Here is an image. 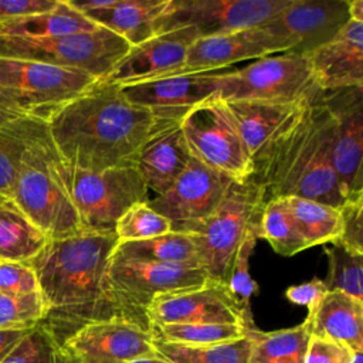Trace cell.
Masks as SVG:
<instances>
[{
  "label": "cell",
  "instance_id": "cell-1",
  "mask_svg": "<svg viewBox=\"0 0 363 363\" xmlns=\"http://www.w3.org/2000/svg\"><path fill=\"white\" fill-rule=\"evenodd\" d=\"M118 245L115 231L81 230L48 240L28 262L45 303L43 323L62 345L82 326L125 318L108 284V268Z\"/></svg>",
  "mask_w": 363,
  "mask_h": 363
},
{
  "label": "cell",
  "instance_id": "cell-2",
  "mask_svg": "<svg viewBox=\"0 0 363 363\" xmlns=\"http://www.w3.org/2000/svg\"><path fill=\"white\" fill-rule=\"evenodd\" d=\"M167 125L177 123L159 121L129 102L119 85L101 79L47 119L60 157L88 172L133 164L149 138Z\"/></svg>",
  "mask_w": 363,
  "mask_h": 363
},
{
  "label": "cell",
  "instance_id": "cell-3",
  "mask_svg": "<svg viewBox=\"0 0 363 363\" xmlns=\"http://www.w3.org/2000/svg\"><path fill=\"white\" fill-rule=\"evenodd\" d=\"M252 179L264 187L265 201L295 196L342 206L345 197L330 162V113L322 94L305 104L254 159Z\"/></svg>",
  "mask_w": 363,
  "mask_h": 363
},
{
  "label": "cell",
  "instance_id": "cell-4",
  "mask_svg": "<svg viewBox=\"0 0 363 363\" xmlns=\"http://www.w3.org/2000/svg\"><path fill=\"white\" fill-rule=\"evenodd\" d=\"M57 160L58 152L48 132L24 155L10 196L48 240L69 237L82 230L58 174Z\"/></svg>",
  "mask_w": 363,
  "mask_h": 363
},
{
  "label": "cell",
  "instance_id": "cell-5",
  "mask_svg": "<svg viewBox=\"0 0 363 363\" xmlns=\"http://www.w3.org/2000/svg\"><path fill=\"white\" fill-rule=\"evenodd\" d=\"M264 203L265 190L252 177L242 183L234 182L216 211L191 231L200 267L210 279L227 284L240 245L250 234L258 233Z\"/></svg>",
  "mask_w": 363,
  "mask_h": 363
},
{
  "label": "cell",
  "instance_id": "cell-6",
  "mask_svg": "<svg viewBox=\"0 0 363 363\" xmlns=\"http://www.w3.org/2000/svg\"><path fill=\"white\" fill-rule=\"evenodd\" d=\"M57 170L82 230L113 231L129 207L149 200V190L133 164L88 172L58 155Z\"/></svg>",
  "mask_w": 363,
  "mask_h": 363
},
{
  "label": "cell",
  "instance_id": "cell-7",
  "mask_svg": "<svg viewBox=\"0 0 363 363\" xmlns=\"http://www.w3.org/2000/svg\"><path fill=\"white\" fill-rule=\"evenodd\" d=\"M319 89L306 55L282 52L250 65L220 72L218 99L271 104H301L316 99Z\"/></svg>",
  "mask_w": 363,
  "mask_h": 363
},
{
  "label": "cell",
  "instance_id": "cell-8",
  "mask_svg": "<svg viewBox=\"0 0 363 363\" xmlns=\"http://www.w3.org/2000/svg\"><path fill=\"white\" fill-rule=\"evenodd\" d=\"M129 48L123 38L104 27L38 38L0 37V57L75 68L98 79H102Z\"/></svg>",
  "mask_w": 363,
  "mask_h": 363
},
{
  "label": "cell",
  "instance_id": "cell-9",
  "mask_svg": "<svg viewBox=\"0 0 363 363\" xmlns=\"http://www.w3.org/2000/svg\"><path fill=\"white\" fill-rule=\"evenodd\" d=\"M211 279L201 268L126 258L115 252L108 268L111 294L123 316L147 329L145 311L155 298L196 289Z\"/></svg>",
  "mask_w": 363,
  "mask_h": 363
},
{
  "label": "cell",
  "instance_id": "cell-10",
  "mask_svg": "<svg viewBox=\"0 0 363 363\" xmlns=\"http://www.w3.org/2000/svg\"><path fill=\"white\" fill-rule=\"evenodd\" d=\"M99 79L75 68L0 57V88L31 116L47 119Z\"/></svg>",
  "mask_w": 363,
  "mask_h": 363
},
{
  "label": "cell",
  "instance_id": "cell-11",
  "mask_svg": "<svg viewBox=\"0 0 363 363\" xmlns=\"http://www.w3.org/2000/svg\"><path fill=\"white\" fill-rule=\"evenodd\" d=\"M179 125L194 159L238 183L252 177L254 162L224 101L196 106Z\"/></svg>",
  "mask_w": 363,
  "mask_h": 363
},
{
  "label": "cell",
  "instance_id": "cell-12",
  "mask_svg": "<svg viewBox=\"0 0 363 363\" xmlns=\"http://www.w3.org/2000/svg\"><path fill=\"white\" fill-rule=\"evenodd\" d=\"M289 0H169L159 33L193 27L210 37L259 27L286 7Z\"/></svg>",
  "mask_w": 363,
  "mask_h": 363
},
{
  "label": "cell",
  "instance_id": "cell-13",
  "mask_svg": "<svg viewBox=\"0 0 363 363\" xmlns=\"http://www.w3.org/2000/svg\"><path fill=\"white\" fill-rule=\"evenodd\" d=\"M234 180L191 156L189 164L163 194L147 204L172 223L174 231L191 233L224 200Z\"/></svg>",
  "mask_w": 363,
  "mask_h": 363
},
{
  "label": "cell",
  "instance_id": "cell-14",
  "mask_svg": "<svg viewBox=\"0 0 363 363\" xmlns=\"http://www.w3.org/2000/svg\"><path fill=\"white\" fill-rule=\"evenodd\" d=\"M363 88L323 91L330 113V162L345 200L363 193Z\"/></svg>",
  "mask_w": 363,
  "mask_h": 363
},
{
  "label": "cell",
  "instance_id": "cell-15",
  "mask_svg": "<svg viewBox=\"0 0 363 363\" xmlns=\"http://www.w3.org/2000/svg\"><path fill=\"white\" fill-rule=\"evenodd\" d=\"M149 329L169 323H238L252 326L251 309L244 308L227 285H206L155 298L145 311Z\"/></svg>",
  "mask_w": 363,
  "mask_h": 363
},
{
  "label": "cell",
  "instance_id": "cell-16",
  "mask_svg": "<svg viewBox=\"0 0 363 363\" xmlns=\"http://www.w3.org/2000/svg\"><path fill=\"white\" fill-rule=\"evenodd\" d=\"M220 72L176 74L163 78L119 85L132 104L147 109L164 123H180L196 106L218 99Z\"/></svg>",
  "mask_w": 363,
  "mask_h": 363
},
{
  "label": "cell",
  "instance_id": "cell-17",
  "mask_svg": "<svg viewBox=\"0 0 363 363\" xmlns=\"http://www.w3.org/2000/svg\"><path fill=\"white\" fill-rule=\"evenodd\" d=\"M150 329L126 318L88 323L71 335L62 347L74 363H126L156 356Z\"/></svg>",
  "mask_w": 363,
  "mask_h": 363
},
{
  "label": "cell",
  "instance_id": "cell-18",
  "mask_svg": "<svg viewBox=\"0 0 363 363\" xmlns=\"http://www.w3.org/2000/svg\"><path fill=\"white\" fill-rule=\"evenodd\" d=\"M350 20L347 0H289L261 27L279 38L286 52L308 55L328 43Z\"/></svg>",
  "mask_w": 363,
  "mask_h": 363
},
{
  "label": "cell",
  "instance_id": "cell-19",
  "mask_svg": "<svg viewBox=\"0 0 363 363\" xmlns=\"http://www.w3.org/2000/svg\"><path fill=\"white\" fill-rule=\"evenodd\" d=\"M199 38L193 27H177L159 33L133 45L101 79L126 85L180 74L189 47Z\"/></svg>",
  "mask_w": 363,
  "mask_h": 363
},
{
  "label": "cell",
  "instance_id": "cell-20",
  "mask_svg": "<svg viewBox=\"0 0 363 363\" xmlns=\"http://www.w3.org/2000/svg\"><path fill=\"white\" fill-rule=\"evenodd\" d=\"M286 51L288 47L261 26L228 34L199 37L189 47L180 74L217 72L244 60H258Z\"/></svg>",
  "mask_w": 363,
  "mask_h": 363
},
{
  "label": "cell",
  "instance_id": "cell-21",
  "mask_svg": "<svg viewBox=\"0 0 363 363\" xmlns=\"http://www.w3.org/2000/svg\"><path fill=\"white\" fill-rule=\"evenodd\" d=\"M306 57L320 91L363 88V23L349 20Z\"/></svg>",
  "mask_w": 363,
  "mask_h": 363
},
{
  "label": "cell",
  "instance_id": "cell-22",
  "mask_svg": "<svg viewBox=\"0 0 363 363\" xmlns=\"http://www.w3.org/2000/svg\"><path fill=\"white\" fill-rule=\"evenodd\" d=\"M191 159L180 125H167L142 146L133 166L149 191H167Z\"/></svg>",
  "mask_w": 363,
  "mask_h": 363
},
{
  "label": "cell",
  "instance_id": "cell-23",
  "mask_svg": "<svg viewBox=\"0 0 363 363\" xmlns=\"http://www.w3.org/2000/svg\"><path fill=\"white\" fill-rule=\"evenodd\" d=\"M311 336L363 352V301L339 291H328L305 319Z\"/></svg>",
  "mask_w": 363,
  "mask_h": 363
},
{
  "label": "cell",
  "instance_id": "cell-24",
  "mask_svg": "<svg viewBox=\"0 0 363 363\" xmlns=\"http://www.w3.org/2000/svg\"><path fill=\"white\" fill-rule=\"evenodd\" d=\"M167 3L169 0H106L85 17L133 47L159 34V21Z\"/></svg>",
  "mask_w": 363,
  "mask_h": 363
},
{
  "label": "cell",
  "instance_id": "cell-25",
  "mask_svg": "<svg viewBox=\"0 0 363 363\" xmlns=\"http://www.w3.org/2000/svg\"><path fill=\"white\" fill-rule=\"evenodd\" d=\"M225 102V101H224ZM312 102V101H311ZM308 102L271 104L255 101L225 102L242 139V143L254 159L284 128V125Z\"/></svg>",
  "mask_w": 363,
  "mask_h": 363
},
{
  "label": "cell",
  "instance_id": "cell-26",
  "mask_svg": "<svg viewBox=\"0 0 363 363\" xmlns=\"http://www.w3.org/2000/svg\"><path fill=\"white\" fill-rule=\"evenodd\" d=\"M99 28L92 20L72 9L67 0L43 13L0 21V37H52Z\"/></svg>",
  "mask_w": 363,
  "mask_h": 363
},
{
  "label": "cell",
  "instance_id": "cell-27",
  "mask_svg": "<svg viewBox=\"0 0 363 363\" xmlns=\"http://www.w3.org/2000/svg\"><path fill=\"white\" fill-rule=\"evenodd\" d=\"M47 133V122L35 116H21L0 123V197L10 199L24 155Z\"/></svg>",
  "mask_w": 363,
  "mask_h": 363
},
{
  "label": "cell",
  "instance_id": "cell-28",
  "mask_svg": "<svg viewBox=\"0 0 363 363\" xmlns=\"http://www.w3.org/2000/svg\"><path fill=\"white\" fill-rule=\"evenodd\" d=\"M48 242V237L17 207L0 197V261L30 262Z\"/></svg>",
  "mask_w": 363,
  "mask_h": 363
},
{
  "label": "cell",
  "instance_id": "cell-29",
  "mask_svg": "<svg viewBox=\"0 0 363 363\" xmlns=\"http://www.w3.org/2000/svg\"><path fill=\"white\" fill-rule=\"evenodd\" d=\"M116 255L145 259L166 265L201 268L199 250L191 233L174 231L143 241L118 242Z\"/></svg>",
  "mask_w": 363,
  "mask_h": 363
},
{
  "label": "cell",
  "instance_id": "cell-30",
  "mask_svg": "<svg viewBox=\"0 0 363 363\" xmlns=\"http://www.w3.org/2000/svg\"><path fill=\"white\" fill-rule=\"evenodd\" d=\"M282 199L308 248L337 242L342 230L337 207L295 196Z\"/></svg>",
  "mask_w": 363,
  "mask_h": 363
},
{
  "label": "cell",
  "instance_id": "cell-31",
  "mask_svg": "<svg viewBox=\"0 0 363 363\" xmlns=\"http://www.w3.org/2000/svg\"><path fill=\"white\" fill-rule=\"evenodd\" d=\"M252 328L241 339L217 345L184 346L157 339L152 345L156 356L170 363H248L254 346Z\"/></svg>",
  "mask_w": 363,
  "mask_h": 363
},
{
  "label": "cell",
  "instance_id": "cell-32",
  "mask_svg": "<svg viewBox=\"0 0 363 363\" xmlns=\"http://www.w3.org/2000/svg\"><path fill=\"white\" fill-rule=\"evenodd\" d=\"M254 346L248 363H303L311 337L306 322L274 332L252 328Z\"/></svg>",
  "mask_w": 363,
  "mask_h": 363
},
{
  "label": "cell",
  "instance_id": "cell-33",
  "mask_svg": "<svg viewBox=\"0 0 363 363\" xmlns=\"http://www.w3.org/2000/svg\"><path fill=\"white\" fill-rule=\"evenodd\" d=\"M258 237L268 241L272 250L282 257H292L308 248L282 197L264 203L258 221Z\"/></svg>",
  "mask_w": 363,
  "mask_h": 363
},
{
  "label": "cell",
  "instance_id": "cell-34",
  "mask_svg": "<svg viewBox=\"0 0 363 363\" xmlns=\"http://www.w3.org/2000/svg\"><path fill=\"white\" fill-rule=\"evenodd\" d=\"M252 326L238 323H169L153 326L150 332L153 339L167 343L208 346L241 339L247 336Z\"/></svg>",
  "mask_w": 363,
  "mask_h": 363
},
{
  "label": "cell",
  "instance_id": "cell-35",
  "mask_svg": "<svg viewBox=\"0 0 363 363\" xmlns=\"http://www.w3.org/2000/svg\"><path fill=\"white\" fill-rule=\"evenodd\" d=\"M328 275L323 279L328 291H339L363 301V254H356L339 244L326 247Z\"/></svg>",
  "mask_w": 363,
  "mask_h": 363
},
{
  "label": "cell",
  "instance_id": "cell-36",
  "mask_svg": "<svg viewBox=\"0 0 363 363\" xmlns=\"http://www.w3.org/2000/svg\"><path fill=\"white\" fill-rule=\"evenodd\" d=\"M1 363H74V360L54 335L43 323H37Z\"/></svg>",
  "mask_w": 363,
  "mask_h": 363
},
{
  "label": "cell",
  "instance_id": "cell-37",
  "mask_svg": "<svg viewBox=\"0 0 363 363\" xmlns=\"http://www.w3.org/2000/svg\"><path fill=\"white\" fill-rule=\"evenodd\" d=\"M172 223L153 210L147 201L136 203L129 207L115 224L118 242L143 241L170 233Z\"/></svg>",
  "mask_w": 363,
  "mask_h": 363
},
{
  "label": "cell",
  "instance_id": "cell-38",
  "mask_svg": "<svg viewBox=\"0 0 363 363\" xmlns=\"http://www.w3.org/2000/svg\"><path fill=\"white\" fill-rule=\"evenodd\" d=\"M45 316V303L38 292L23 296L0 294V329H24L40 323Z\"/></svg>",
  "mask_w": 363,
  "mask_h": 363
},
{
  "label": "cell",
  "instance_id": "cell-39",
  "mask_svg": "<svg viewBox=\"0 0 363 363\" xmlns=\"http://www.w3.org/2000/svg\"><path fill=\"white\" fill-rule=\"evenodd\" d=\"M258 241V233L250 234L240 245L227 278V288L231 295L247 309H250V299L258 292V284L251 278L248 269L250 255L252 254Z\"/></svg>",
  "mask_w": 363,
  "mask_h": 363
},
{
  "label": "cell",
  "instance_id": "cell-40",
  "mask_svg": "<svg viewBox=\"0 0 363 363\" xmlns=\"http://www.w3.org/2000/svg\"><path fill=\"white\" fill-rule=\"evenodd\" d=\"M337 208L342 230L336 244L356 254H363V193L347 197Z\"/></svg>",
  "mask_w": 363,
  "mask_h": 363
},
{
  "label": "cell",
  "instance_id": "cell-41",
  "mask_svg": "<svg viewBox=\"0 0 363 363\" xmlns=\"http://www.w3.org/2000/svg\"><path fill=\"white\" fill-rule=\"evenodd\" d=\"M38 281L28 262L0 261V294L23 296L38 292Z\"/></svg>",
  "mask_w": 363,
  "mask_h": 363
},
{
  "label": "cell",
  "instance_id": "cell-42",
  "mask_svg": "<svg viewBox=\"0 0 363 363\" xmlns=\"http://www.w3.org/2000/svg\"><path fill=\"white\" fill-rule=\"evenodd\" d=\"M354 353L343 345L311 336L303 363H352Z\"/></svg>",
  "mask_w": 363,
  "mask_h": 363
},
{
  "label": "cell",
  "instance_id": "cell-43",
  "mask_svg": "<svg viewBox=\"0 0 363 363\" xmlns=\"http://www.w3.org/2000/svg\"><path fill=\"white\" fill-rule=\"evenodd\" d=\"M328 288L323 282V279L312 278L308 282L292 285L285 291V296L289 302L301 306H306L308 312L313 311L316 305L322 301V298L326 295Z\"/></svg>",
  "mask_w": 363,
  "mask_h": 363
},
{
  "label": "cell",
  "instance_id": "cell-44",
  "mask_svg": "<svg viewBox=\"0 0 363 363\" xmlns=\"http://www.w3.org/2000/svg\"><path fill=\"white\" fill-rule=\"evenodd\" d=\"M60 0H0V21L43 13L54 9Z\"/></svg>",
  "mask_w": 363,
  "mask_h": 363
},
{
  "label": "cell",
  "instance_id": "cell-45",
  "mask_svg": "<svg viewBox=\"0 0 363 363\" xmlns=\"http://www.w3.org/2000/svg\"><path fill=\"white\" fill-rule=\"evenodd\" d=\"M28 330L30 328L0 329V363L13 352V349L20 343Z\"/></svg>",
  "mask_w": 363,
  "mask_h": 363
},
{
  "label": "cell",
  "instance_id": "cell-46",
  "mask_svg": "<svg viewBox=\"0 0 363 363\" xmlns=\"http://www.w3.org/2000/svg\"><path fill=\"white\" fill-rule=\"evenodd\" d=\"M21 116H31L28 115L20 105L16 102L7 92L0 88V123L21 118Z\"/></svg>",
  "mask_w": 363,
  "mask_h": 363
},
{
  "label": "cell",
  "instance_id": "cell-47",
  "mask_svg": "<svg viewBox=\"0 0 363 363\" xmlns=\"http://www.w3.org/2000/svg\"><path fill=\"white\" fill-rule=\"evenodd\" d=\"M347 11L350 20L363 23V0H347Z\"/></svg>",
  "mask_w": 363,
  "mask_h": 363
},
{
  "label": "cell",
  "instance_id": "cell-48",
  "mask_svg": "<svg viewBox=\"0 0 363 363\" xmlns=\"http://www.w3.org/2000/svg\"><path fill=\"white\" fill-rule=\"evenodd\" d=\"M126 363H170L159 356H145V357H139V359H133L130 362Z\"/></svg>",
  "mask_w": 363,
  "mask_h": 363
}]
</instances>
